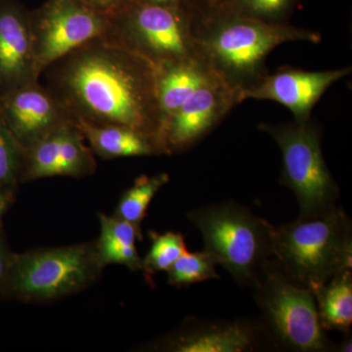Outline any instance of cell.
<instances>
[{
    "label": "cell",
    "mask_w": 352,
    "mask_h": 352,
    "mask_svg": "<svg viewBox=\"0 0 352 352\" xmlns=\"http://www.w3.org/2000/svg\"><path fill=\"white\" fill-rule=\"evenodd\" d=\"M43 73L47 87L76 120L132 127L155 136L164 147L157 68L144 58L103 39H94Z\"/></svg>",
    "instance_id": "6da1fadb"
},
{
    "label": "cell",
    "mask_w": 352,
    "mask_h": 352,
    "mask_svg": "<svg viewBox=\"0 0 352 352\" xmlns=\"http://www.w3.org/2000/svg\"><path fill=\"white\" fill-rule=\"evenodd\" d=\"M197 46L215 75L240 94L266 74V59L277 46L291 41L321 43L320 32L217 14L194 27Z\"/></svg>",
    "instance_id": "7a4b0ae2"
},
{
    "label": "cell",
    "mask_w": 352,
    "mask_h": 352,
    "mask_svg": "<svg viewBox=\"0 0 352 352\" xmlns=\"http://www.w3.org/2000/svg\"><path fill=\"white\" fill-rule=\"evenodd\" d=\"M272 258L292 280L315 293L352 270V224L340 207L311 219L274 226Z\"/></svg>",
    "instance_id": "3957f363"
},
{
    "label": "cell",
    "mask_w": 352,
    "mask_h": 352,
    "mask_svg": "<svg viewBox=\"0 0 352 352\" xmlns=\"http://www.w3.org/2000/svg\"><path fill=\"white\" fill-rule=\"evenodd\" d=\"M275 349L338 351L321 326L312 292L292 280L276 259H266L251 285Z\"/></svg>",
    "instance_id": "277c9868"
},
{
    "label": "cell",
    "mask_w": 352,
    "mask_h": 352,
    "mask_svg": "<svg viewBox=\"0 0 352 352\" xmlns=\"http://www.w3.org/2000/svg\"><path fill=\"white\" fill-rule=\"evenodd\" d=\"M103 270L95 241L14 254L0 296L22 302H53L89 288Z\"/></svg>",
    "instance_id": "5b68a950"
},
{
    "label": "cell",
    "mask_w": 352,
    "mask_h": 352,
    "mask_svg": "<svg viewBox=\"0 0 352 352\" xmlns=\"http://www.w3.org/2000/svg\"><path fill=\"white\" fill-rule=\"evenodd\" d=\"M208 252L238 285L251 287L258 268L272 258L274 226L234 201L194 208L187 214Z\"/></svg>",
    "instance_id": "8992f818"
},
{
    "label": "cell",
    "mask_w": 352,
    "mask_h": 352,
    "mask_svg": "<svg viewBox=\"0 0 352 352\" xmlns=\"http://www.w3.org/2000/svg\"><path fill=\"white\" fill-rule=\"evenodd\" d=\"M109 20L102 39L144 58L156 68L203 59L193 22L182 9L132 0Z\"/></svg>",
    "instance_id": "52a82bcc"
},
{
    "label": "cell",
    "mask_w": 352,
    "mask_h": 352,
    "mask_svg": "<svg viewBox=\"0 0 352 352\" xmlns=\"http://www.w3.org/2000/svg\"><path fill=\"white\" fill-rule=\"evenodd\" d=\"M259 131L276 141L283 157L281 182L300 205L298 219L321 217L337 207L340 189L326 164L321 127L315 120L261 124Z\"/></svg>",
    "instance_id": "ba28073f"
},
{
    "label": "cell",
    "mask_w": 352,
    "mask_h": 352,
    "mask_svg": "<svg viewBox=\"0 0 352 352\" xmlns=\"http://www.w3.org/2000/svg\"><path fill=\"white\" fill-rule=\"evenodd\" d=\"M36 69L43 75L48 67L109 29L108 16L90 8L82 0H46L30 11Z\"/></svg>",
    "instance_id": "9c48e42d"
},
{
    "label": "cell",
    "mask_w": 352,
    "mask_h": 352,
    "mask_svg": "<svg viewBox=\"0 0 352 352\" xmlns=\"http://www.w3.org/2000/svg\"><path fill=\"white\" fill-rule=\"evenodd\" d=\"M274 347L263 321H210L190 317L146 349L168 352H250Z\"/></svg>",
    "instance_id": "30bf717a"
},
{
    "label": "cell",
    "mask_w": 352,
    "mask_h": 352,
    "mask_svg": "<svg viewBox=\"0 0 352 352\" xmlns=\"http://www.w3.org/2000/svg\"><path fill=\"white\" fill-rule=\"evenodd\" d=\"M240 94L217 75L208 78L170 118L163 131L168 155L191 149L241 104Z\"/></svg>",
    "instance_id": "8fae6325"
},
{
    "label": "cell",
    "mask_w": 352,
    "mask_h": 352,
    "mask_svg": "<svg viewBox=\"0 0 352 352\" xmlns=\"http://www.w3.org/2000/svg\"><path fill=\"white\" fill-rule=\"evenodd\" d=\"M0 116L25 149L60 127L76 124L63 102L39 82L0 95Z\"/></svg>",
    "instance_id": "7c38bea8"
},
{
    "label": "cell",
    "mask_w": 352,
    "mask_h": 352,
    "mask_svg": "<svg viewBox=\"0 0 352 352\" xmlns=\"http://www.w3.org/2000/svg\"><path fill=\"white\" fill-rule=\"evenodd\" d=\"M351 73V67L316 72L282 67L266 74L254 87L242 92L241 102L247 99L277 102L291 111L294 120L305 122L311 119L312 110L329 87Z\"/></svg>",
    "instance_id": "4fadbf2b"
},
{
    "label": "cell",
    "mask_w": 352,
    "mask_h": 352,
    "mask_svg": "<svg viewBox=\"0 0 352 352\" xmlns=\"http://www.w3.org/2000/svg\"><path fill=\"white\" fill-rule=\"evenodd\" d=\"M76 124L60 127L25 149L21 182L54 176L82 178L94 175L96 160Z\"/></svg>",
    "instance_id": "5bb4252c"
},
{
    "label": "cell",
    "mask_w": 352,
    "mask_h": 352,
    "mask_svg": "<svg viewBox=\"0 0 352 352\" xmlns=\"http://www.w3.org/2000/svg\"><path fill=\"white\" fill-rule=\"evenodd\" d=\"M39 78L30 11L16 0H0V95Z\"/></svg>",
    "instance_id": "9a60e30c"
},
{
    "label": "cell",
    "mask_w": 352,
    "mask_h": 352,
    "mask_svg": "<svg viewBox=\"0 0 352 352\" xmlns=\"http://www.w3.org/2000/svg\"><path fill=\"white\" fill-rule=\"evenodd\" d=\"M95 156L104 160L117 157L168 155L161 141L145 132L119 124H88L76 120Z\"/></svg>",
    "instance_id": "2e32d148"
},
{
    "label": "cell",
    "mask_w": 352,
    "mask_h": 352,
    "mask_svg": "<svg viewBox=\"0 0 352 352\" xmlns=\"http://www.w3.org/2000/svg\"><path fill=\"white\" fill-rule=\"evenodd\" d=\"M212 75H214V72L204 59L178 62L157 68V105L161 119L162 140L164 126L170 118Z\"/></svg>",
    "instance_id": "e0dca14e"
},
{
    "label": "cell",
    "mask_w": 352,
    "mask_h": 352,
    "mask_svg": "<svg viewBox=\"0 0 352 352\" xmlns=\"http://www.w3.org/2000/svg\"><path fill=\"white\" fill-rule=\"evenodd\" d=\"M100 235L95 241L97 256L103 267L118 264L131 271H142L136 241L142 240V231L115 215L99 214Z\"/></svg>",
    "instance_id": "ac0fdd59"
},
{
    "label": "cell",
    "mask_w": 352,
    "mask_h": 352,
    "mask_svg": "<svg viewBox=\"0 0 352 352\" xmlns=\"http://www.w3.org/2000/svg\"><path fill=\"white\" fill-rule=\"evenodd\" d=\"M321 326L325 331L351 333L352 271L338 273L314 293Z\"/></svg>",
    "instance_id": "d6986e66"
},
{
    "label": "cell",
    "mask_w": 352,
    "mask_h": 352,
    "mask_svg": "<svg viewBox=\"0 0 352 352\" xmlns=\"http://www.w3.org/2000/svg\"><path fill=\"white\" fill-rule=\"evenodd\" d=\"M170 182V175L163 173L141 175L120 197L113 215L126 220L141 230V224L147 214L150 204L157 192Z\"/></svg>",
    "instance_id": "ffe728a7"
},
{
    "label": "cell",
    "mask_w": 352,
    "mask_h": 352,
    "mask_svg": "<svg viewBox=\"0 0 352 352\" xmlns=\"http://www.w3.org/2000/svg\"><path fill=\"white\" fill-rule=\"evenodd\" d=\"M298 2L300 0H226L217 14L267 24L288 25Z\"/></svg>",
    "instance_id": "44dd1931"
},
{
    "label": "cell",
    "mask_w": 352,
    "mask_h": 352,
    "mask_svg": "<svg viewBox=\"0 0 352 352\" xmlns=\"http://www.w3.org/2000/svg\"><path fill=\"white\" fill-rule=\"evenodd\" d=\"M215 259L208 252L186 251L171 265L168 283L175 287H186L210 279H219L215 270Z\"/></svg>",
    "instance_id": "7402d4cb"
},
{
    "label": "cell",
    "mask_w": 352,
    "mask_h": 352,
    "mask_svg": "<svg viewBox=\"0 0 352 352\" xmlns=\"http://www.w3.org/2000/svg\"><path fill=\"white\" fill-rule=\"evenodd\" d=\"M152 244L142 258V271L148 277L156 272L168 271L182 254L187 251L185 237L179 232L150 233Z\"/></svg>",
    "instance_id": "603a6c76"
},
{
    "label": "cell",
    "mask_w": 352,
    "mask_h": 352,
    "mask_svg": "<svg viewBox=\"0 0 352 352\" xmlns=\"http://www.w3.org/2000/svg\"><path fill=\"white\" fill-rule=\"evenodd\" d=\"M24 157L25 148L0 116V187L17 190Z\"/></svg>",
    "instance_id": "cb8c5ba5"
},
{
    "label": "cell",
    "mask_w": 352,
    "mask_h": 352,
    "mask_svg": "<svg viewBox=\"0 0 352 352\" xmlns=\"http://www.w3.org/2000/svg\"><path fill=\"white\" fill-rule=\"evenodd\" d=\"M224 1L226 0H183L182 10L196 25L219 12Z\"/></svg>",
    "instance_id": "d4e9b609"
},
{
    "label": "cell",
    "mask_w": 352,
    "mask_h": 352,
    "mask_svg": "<svg viewBox=\"0 0 352 352\" xmlns=\"http://www.w3.org/2000/svg\"><path fill=\"white\" fill-rule=\"evenodd\" d=\"M90 8L106 16H112L119 12L124 6L131 3L132 0H82Z\"/></svg>",
    "instance_id": "484cf974"
},
{
    "label": "cell",
    "mask_w": 352,
    "mask_h": 352,
    "mask_svg": "<svg viewBox=\"0 0 352 352\" xmlns=\"http://www.w3.org/2000/svg\"><path fill=\"white\" fill-rule=\"evenodd\" d=\"M15 252L9 249L4 238L2 226H0V293H1L3 285L6 283L7 273L10 267L11 261Z\"/></svg>",
    "instance_id": "4316f807"
},
{
    "label": "cell",
    "mask_w": 352,
    "mask_h": 352,
    "mask_svg": "<svg viewBox=\"0 0 352 352\" xmlns=\"http://www.w3.org/2000/svg\"><path fill=\"white\" fill-rule=\"evenodd\" d=\"M15 189L0 187V226H1L2 219L7 210L11 207L15 200Z\"/></svg>",
    "instance_id": "83f0119b"
},
{
    "label": "cell",
    "mask_w": 352,
    "mask_h": 352,
    "mask_svg": "<svg viewBox=\"0 0 352 352\" xmlns=\"http://www.w3.org/2000/svg\"><path fill=\"white\" fill-rule=\"evenodd\" d=\"M146 3L154 4V6L171 7V8H178L182 10L183 0H140Z\"/></svg>",
    "instance_id": "f1b7e54d"
},
{
    "label": "cell",
    "mask_w": 352,
    "mask_h": 352,
    "mask_svg": "<svg viewBox=\"0 0 352 352\" xmlns=\"http://www.w3.org/2000/svg\"><path fill=\"white\" fill-rule=\"evenodd\" d=\"M346 339H344L342 344L338 346V351L342 352H351L352 351V340L351 333H346Z\"/></svg>",
    "instance_id": "f546056e"
}]
</instances>
